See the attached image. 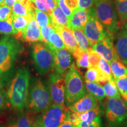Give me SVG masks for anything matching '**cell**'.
Instances as JSON below:
<instances>
[{
	"label": "cell",
	"mask_w": 127,
	"mask_h": 127,
	"mask_svg": "<svg viewBox=\"0 0 127 127\" xmlns=\"http://www.w3.org/2000/svg\"><path fill=\"white\" fill-rule=\"evenodd\" d=\"M12 16L6 21H0V34L10 35H14L17 34V31L14 29L12 24Z\"/></svg>",
	"instance_id": "f546056e"
},
{
	"label": "cell",
	"mask_w": 127,
	"mask_h": 127,
	"mask_svg": "<svg viewBox=\"0 0 127 127\" xmlns=\"http://www.w3.org/2000/svg\"><path fill=\"white\" fill-rule=\"evenodd\" d=\"M51 24L56 30L58 28L63 27H68V18L64 13L59 6L57 5L50 15Z\"/></svg>",
	"instance_id": "d6986e66"
},
{
	"label": "cell",
	"mask_w": 127,
	"mask_h": 127,
	"mask_svg": "<svg viewBox=\"0 0 127 127\" xmlns=\"http://www.w3.org/2000/svg\"><path fill=\"white\" fill-rule=\"evenodd\" d=\"M30 19L24 16H18L12 14V24L14 29L17 31V34L14 36L16 39H21L22 34L26 30Z\"/></svg>",
	"instance_id": "44dd1931"
},
{
	"label": "cell",
	"mask_w": 127,
	"mask_h": 127,
	"mask_svg": "<svg viewBox=\"0 0 127 127\" xmlns=\"http://www.w3.org/2000/svg\"><path fill=\"white\" fill-rule=\"evenodd\" d=\"M88 21L82 30L93 46L104 39L109 32L98 20L94 7L88 9Z\"/></svg>",
	"instance_id": "9c48e42d"
},
{
	"label": "cell",
	"mask_w": 127,
	"mask_h": 127,
	"mask_svg": "<svg viewBox=\"0 0 127 127\" xmlns=\"http://www.w3.org/2000/svg\"><path fill=\"white\" fill-rule=\"evenodd\" d=\"M8 99L7 93L0 88V111L4 108Z\"/></svg>",
	"instance_id": "60d3db41"
},
{
	"label": "cell",
	"mask_w": 127,
	"mask_h": 127,
	"mask_svg": "<svg viewBox=\"0 0 127 127\" xmlns=\"http://www.w3.org/2000/svg\"><path fill=\"white\" fill-rule=\"evenodd\" d=\"M88 116L87 120L81 121L80 123L77 125L76 127H88L98 116L101 115V109L99 106L98 105L97 107L94 108L91 110L88 111Z\"/></svg>",
	"instance_id": "f1b7e54d"
},
{
	"label": "cell",
	"mask_w": 127,
	"mask_h": 127,
	"mask_svg": "<svg viewBox=\"0 0 127 127\" xmlns=\"http://www.w3.org/2000/svg\"><path fill=\"white\" fill-rule=\"evenodd\" d=\"M87 93L83 78L72 63L65 76V98L67 106L77 102Z\"/></svg>",
	"instance_id": "3957f363"
},
{
	"label": "cell",
	"mask_w": 127,
	"mask_h": 127,
	"mask_svg": "<svg viewBox=\"0 0 127 127\" xmlns=\"http://www.w3.org/2000/svg\"><path fill=\"white\" fill-rule=\"evenodd\" d=\"M67 110L65 105L51 104L35 118L32 125L35 127H58L65 121Z\"/></svg>",
	"instance_id": "8992f818"
},
{
	"label": "cell",
	"mask_w": 127,
	"mask_h": 127,
	"mask_svg": "<svg viewBox=\"0 0 127 127\" xmlns=\"http://www.w3.org/2000/svg\"><path fill=\"white\" fill-rule=\"evenodd\" d=\"M96 0H78V8L88 9L94 7Z\"/></svg>",
	"instance_id": "ab89813d"
},
{
	"label": "cell",
	"mask_w": 127,
	"mask_h": 127,
	"mask_svg": "<svg viewBox=\"0 0 127 127\" xmlns=\"http://www.w3.org/2000/svg\"><path fill=\"white\" fill-rule=\"evenodd\" d=\"M98 105V99L91 94L87 93L77 102L68 106V109L73 112L81 113L91 110Z\"/></svg>",
	"instance_id": "9a60e30c"
},
{
	"label": "cell",
	"mask_w": 127,
	"mask_h": 127,
	"mask_svg": "<svg viewBox=\"0 0 127 127\" xmlns=\"http://www.w3.org/2000/svg\"><path fill=\"white\" fill-rule=\"evenodd\" d=\"M32 58L36 70L41 75L53 69V53L45 44L36 42L33 45Z\"/></svg>",
	"instance_id": "ba28073f"
},
{
	"label": "cell",
	"mask_w": 127,
	"mask_h": 127,
	"mask_svg": "<svg viewBox=\"0 0 127 127\" xmlns=\"http://www.w3.org/2000/svg\"><path fill=\"white\" fill-rule=\"evenodd\" d=\"M1 79H0V88H1Z\"/></svg>",
	"instance_id": "c3c4849f"
},
{
	"label": "cell",
	"mask_w": 127,
	"mask_h": 127,
	"mask_svg": "<svg viewBox=\"0 0 127 127\" xmlns=\"http://www.w3.org/2000/svg\"><path fill=\"white\" fill-rule=\"evenodd\" d=\"M35 118L30 112H21L9 123L8 127H31Z\"/></svg>",
	"instance_id": "ffe728a7"
},
{
	"label": "cell",
	"mask_w": 127,
	"mask_h": 127,
	"mask_svg": "<svg viewBox=\"0 0 127 127\" xmlns=\"http://www.w3.org/2000/svg\"><path fill=\"white\" fill-rule=\"evenodd\" d=\"M88 127H103L101 115L98 116Z\"/></svg>",
	"instance_id": "7bdbcfd3"
},
{
	"label": "cell",
	"mask_w": 127,
	"mask_h": 127,
	"mask_svg": "<svg viewBox=\"0 0 127 127\" xmlns=\"http://www.w3.org/2000/svg\"><path fill=\"white\" fill-rule=\"evenodd\" d=\"M105 117L110 127H123L127 125V108L121 96L108 98Z\"/></svg>",
	"instance_id": "52a82bcc"
},
{
	"label": "cell",
	"mask_w": 127,
	"mask_h": 127,
	"mask_svg": "<svg viewBox=\"0 0 127 127\" xmlns=\"http://www.w3.org/2000/svg\"><path fill=\"white\" fill-rule=\"evenodd\" d=\"M102 87L104 89L105 96H107L108 98L120 96V93L118 91V89L117 88L115 81L114 79L107 82V83L103 85Z\"/></svg>",
	"instance_id": "4316f807"
},
{
	"label": "cell",
	"mask_w": 127,
	"mask_h": 127,
	"mask_svg": "<svg viewBox=\"0 0 127 127\" xmlns=\"http://www.w3.org/2000/svg\"><path fill=\"white\" fill-rule=\"evenodd\" d=\"M35 127L34 126H33V125H32V127Z\"/></svg>",
	"instance_id": "f907efd6"
},
{
	"label": "cell",
	"mask_w": 127,
	"mask_h": 127,
	"mask_svg": "<svg viewBox=\"0 0 127 127\" xmlns=\"http://www.w3.org/2000/svg\"><path fill=\"white\" fill-rule=\"evenodd\" d=\"M88 18V9L78 8L72 11V15L68 20V27L71 30H82L86 24Z\"/></svg>",
	"instance_id": "e0dca14e"
},
{
	"label": "cell",
	"mask_w": 127,
	"mask_h": 127,
	"mask_svg": "<svg viewBox=\"0 0 127 127\" xmlns=\"http://www.w3.org/2000/svg\"><path fill=\"white\" fill-rule=\"evenodd\" d=\"M104 1H108V0H104Z\"/></svg>",
	"instance_id": "816d5d0a"
},
{
	"label": "cell",
	"mask_w": 127,
	"mask_h": 127,
	"mask_svg": "<svg viewBox=\"0 0 127 127\" xmlns=\"http://www.w3.org/2000/svg\"><path fill=\"white\" fill-rule=\"evenodd\" d=\"M85 85L88 93L99 101H102L105 97L104 89L99 84L85 79Z\"/></svg>",
	"instance_id": "7402d4cb"
},
{
	"label": "cell",
	"mask_w": 127,
	"mask_h": 127,
	"mask_svg": "<svg viewBox=\"0 0 127 127\" xmlns=\"http://www.w3.org/2000/svg\"><path fill=\"white\" fill-rule=\"evenodd\" d=\"M12 11L11 8L5 5H0V21H6L12 17Z\"/></svg>",
	"instance_id": "8d00e7d4"
},
{
	"label": "cell",
	"mask_w": 127,
	"mask_h": 127,
	"mask_svg": "<svg viewBox=\"0 0 127 127\" xmlns=\"http://www.w3.org/2000/svg\"><path fill=\"white\" fill-rule=\"evenodd\" d=\"M23 47L15 37L5 36L0 39V75L10 71Z\"/></svg>",
	"instance_id": "277c9868"
},
{
	"label": "cell",
	"mask_w": 127,
	"mask_h": 127,
	"mask_svg": "<svg viewBox=\"0 0 127 127\" xmlns=\"http://www.w3.org/2000/svg\"><path fill=\"white\" fill-rule=\"evenodd\" d=\"M65 121H69L72 124L77 126L81 122L79 113V112H73V111L68 109L67 112H66V114Z\"/></svg>",
	"instance_id": "d590c367"
},
{
	"label": "cell",
	"mask_w": 127,
	"mask_h": 127,
	"mask_svg": "<svg viewBox=\"0 0 127 127\" xmlns=\"http://www.w3.org/2000/svg\"><path fill=\"white\" fill-rule=\"evenodd\" d=\"M4 2H5V0H0V5H4Z\"/></svg>",
	"instance_id": "bcb514c9"
},
{
	"label": "cell",
	"mask_w": 127,
	"mask_h": 127,
	"mask_svg": "<svg viewBox=\"0 0 127 127\" xmlns=\"http://www.w3.org/2000/svg\"><path fill=\"white\" fill-rule=\"evenodd\" d=\"M47 84L54 104L65 105V76L52 72Z\"/></svg>",
	"instance_id": "30bf717a"
},
{
	"label": "cell",
	"mask_w": 127,
	"mask_h": 127,
	"mask_svg": "<svg viewBox=\"0 0 127 127\" xmlns=\"http://www.w3.org/2000/svg\"><path fill=\"white\" fill-rule=\"evenodd\" d=\"M21 39L28 42H37L41 41V31L35 18L30 20L26 30L22 34Z\"/></svg>",
	"instance_id": "ac0fdd59"
},
{
	"label": "cell",
	"mask_w": 127,
	"mask_h": 127,
	"mask_svg": "<svg viewBox=\"0 0 127 127\" xmlns=\"http://www.w3.org/2000/svg\"><path fill=\"white\" fill-rule=\"evenodd\" d=\"M35 12V18L38 24L39 27L47 26L51 24V21L50 15H47V14L41 11L35 7L34 9Z\"/></svg>",
	"instance_id": "4dcf8cb0"
},
{
	"label": "cell",
	"mask_w": 127,
	"mask_h": 127,
	"mask_svg": "<svg viewBox=\"0 0 127 127\" xmlns=\"http://www.w3.org/2000/svg\"><path fill=\"white\" fill-rule=\"evenodd\" d=\"M18 0H5L4 2V4L5 5L8 6V7L11 8L12 7V6L14 5V4L17 2Z\"/></svg>",
	"instance_id": "f6af8a7d"
},
{
	"label": "cell",
	"mask_w": 127,
	"mask_h": 127,
	"mask_svg": "<svg viewBox=\"0 0 127 127\" xmlns=\"http://www.w3.org/2000/svg\"><path fill=\"white\" fill-rule=\"evenodd\" d=\"M0 127H1V126H0Z\"/></svg>",
	"instance_id": "f5cc1de1"
},
{
	"label": "cell",
	"mask_w": 127,
	"mask_h": 127,
	"mask_svg": "<svg viewBox=\"0 0 127 127\" xmlns=\"http://www.w3.org/2000/svg\"><path fill=\"white\" fill-rule=\"evenodd\" d=\"M92 49L109 63L120 60L114 44V35L109 33L104 39L92 46Z\"/></svg>",
	"instance_id": "8fae6325"
},
{
	"label": "cell",
	"mask_w": 127,
	"mask_h": 127,
	"mask_svg": "<svg viewBox=\"0 0 127 127\" xmlns=\"http://www.w3.org/2000/svg\"><path fill=\"white\" fill-rule=\"evenodd\" d=\"M35 7L30 0H18L12 7L13 15L24 16L31 20L35 18L34 9Z\"/></svg>",
	"instance_id": "2e32d148"
},
{
	"label": "cell",
	"mask_w": 127,
	"mask_h": 127,
	"mask_svg": "<svg viewBox=\"0 0 127 127\" xmlns=\"http://www.w3.org/2000/svg\"><path fill=\"white\" fill-rule=\"evenodd\" d=\"M30 1H31L32 2H34V0H30Z\"/></svg>",
	"instance_id": "681fc988"
},
{
	"label": "cell",
	"mask_w": 127,
	"mask_h": 127,
	"mask_svg": "<svg viewBox=\"0 0 127 127\" xmlns=\"http://www.w3.org/2000/svg\"><path fill=\"white\" fill-rule=\"evenodd\" d=\"M115 35V47L119 59L127 65V24L122 23L121 27Z\"/></svg>",
	"instance_id": "4fadbf2b"
},
{
	"label": "cell",
	"mask_w": 127,
	"mask_h": 127,
	"mask_svg": "<svg viewBox=\"0 0 127 127\" xmlns=\"http://www.w3.org/2000/svg\"><path fill=\"white\" fill-rule=\"evenodd\" d=\"M114 2L121 23L127 24V0H115Z\"/></svg>",
	"instance_id": "83f0119b"
},
{
	"label": "cell",
	"mask_w": 127,
	"mask_h": 127,
	"mask_svg": "<svg viewBox=\"0 0 127 127\" xmlns=\"http://www.w3.org/2000/svg\"><path fill=\"white\" fill-rule=\"evenodd\" d=\"M95 9L98 20L109 34L115 35L121 27L115 2L112 0H96Z\"/></svg>",
	"instance_id": "7a4b0ae2"
},
{
	"label": "cell",
	"mask_w": 127,
	"mask_h": 127,
	"mask_svg": "<svg viewBox=\"0 0 127 127\" xmlns=\"http://www.w3.org/2000/svg\"><path fill=\"white\" fill-rule=\"evenodd\" d=\"M57 2L58 5L59 6L61 10L64 12V13L66 15V17L68 18V20H69L72 15V11L66 5L65 2V0H57Z\"/></svg>",
	"instance_id": "f35d334b"
},
{
	"label": "cell",
	"mask_w": 127,
	"mask_h": 127,
	"mask_svg": "<svg viewBox=\"0 0 127 127\" xmlns=\"http://www.w3.org/2000/svg\"><path fill=\"white\" fill-rule=\"evenodd\" d=\"M72 31L80 50L81 51H85L91 50L92 46L86 35L84 34L83 30L81 29H75Z\"/></svg>",
	"instance_id": "603a6c76"
},
{
	"label": "cell",
	"mask_w": 127,
	"mask_h": 127,
	"mask_svg": "<svg viewBox=\"0 0 127 127\" xmlns=\"http://www.w3.org/2000/svg\"><path fill=\"white\" fill-rule=\"evenodd\" d=\"M116 85L123 98L127 96V76L115 79Z\"/></svg>",
	"instance_id": "e575fe53"
},
{
	"label": "cell",
	"mask_w": 127,
	"mask_h": 127,
	"mask_svg": "<svg viewBox=\"0 0 127 127\" xmlns=\"http://www.w3.org/2000/svg\"><path fill=\"white\" fill-rule=\"evenodd\" d=\"M56 31L61 35L65 46V48L71 52L74 58H77L81 51L79 48L72 30L68 27H63L58 28Z\"/></svg>",
	"instance_id": "5bb4252c"
},
{
	"label": "cell",
	"mask_w": 127,
	"mask_h": 127,
	"mask_svg": "<svg viewBox=\"0 0 127 127\" xmlns=\"http://www.w3.org/2000/svg\"><path fill=\"white\" fill-rule=\"evenodd\" d=\"M33 4L41 11L50 15L58 5L57 0H34Z\"/></svg>",
	"instance_id": "cb8c5ba5"
},
{
	"label": "cell",
	"mask_w": 127,
	"mask_h": 127,
	"mask_svg": "<svg viewBox=\"0 0 127 127\" xmlns=\"http://www.w3.org/2000/svg\"><path fill=\"white\" fill-rule=\"evenodd\" d=\"M109 65L114 79L127 76V67L120 60L111 61Z\"/></svg>",
	"instance_id": "d4e9b609"
},
{
	"label": "cell",
	"mask_w": 127,
	"mask_h": 127,
	"mask_svg": "<svg viewBox=\"0 0 127 127\" xmlns=\"http://www.w3.org/2000/svg\"><path fill=\"white\" fill-rule=\"evenodd\" d=\"M58 127H76V126L74 124H72L70 123L69 121H64Z\"/></svg>",
	"instance_id": "ee69618b"
},
{
	"label": "cell",
	"mask_w": 127,
	"mask_h": 127,
	"mask_svg": "<svg viewBox=\"0 0 127 127\" xmlns=\"http://www.w3.org/2000/svg\"><path fill=\"white\" fill-rule=\"evenodd\" d=\"M76 64L77 67L81 68H90L89 63V51H81L76 58Z\"/></svg>",
	"instance_id": "1f68e13d"
},
{
	"label": "cell",
	"mask_w": 127,
	"mask_h": 127,
	"mask_svg": "<svg viewBox=\"0 0 127 127\" xmlns=\"http://www.w3.org/2000/svg\"><path fill=\"white\" fill-rule=\"evenodd\" d=\"M41 31V41L44 44H47L50 41V38L51 35L56 30L52 24H50L47 26L42 27L40 28Z\"/></svg>",
	"instance_id": "d6a6232c"
},
{
	"label": "cell",
	"mask_w": 127,
	"mask_h": 127,
	"mask_svg": "<svg viewBox=\"0 0 127 127\" xmlns=\"http://www.w3.org/2000/svg\"><path fill=\"white\" fill-rule=\"evenodd\" d=\"M97 67L102 74L107 76L109 78H110L111 79H114L113 76L112 75V72H111L109 63L106 61L105 60H104V58H102V57L99 60Z\"/></svg>",
	"instance_id": "836d02e7"
},
{
	"label": "cell",
	"mask_w": 127,
	"mask_h": 127,
	"mask_svg": "<svg viewBox=\"0 0 127 127\" xmlns=\"http://www.w3.org/2000/svg\"><path fill=\"white\" fill-rule=\"evenodd\" d=\"M30 73L26 68L17 71L8 91V97L14 108L22 111L28 103Z\"/></svg>",
	"instance_id": "6da1fadb"
},
{
	"label": "cell",
	"mask_w": 127,
	"mask_h": 127,
	"mask_svg": "<svg viewBox=\"0 0 127 127\" xmlns=\"http://www.w3.org/2000/svg\"><path fill=\"white\" fill-rule=\"evenodd\" d=\"M123 99L124 100V101H125V105H126V106H127V97H125V98H123Z\"/></svg>",
	"instance_id": "7dc6e473"
},
{
	"label": "cell",
	"mask_w": 127,
	"mask_h": 127,
	"mask_svg": "<svg viewBox=\"0 0 127 127\" xmlns=\"http://www.w3.org/2000/svg\"><path fill=\"white\" fill-rule=\"evenodd\" d=\"M54 55V72L63 76L72 64V54L67 49L63 48L52 51Z\"/></svg>",
	"instance_id": "7c38bea8"
},
{
	"label": "cell",
	"mask_w": 127,
	"mask_h": 127,
	"mask_svg": "<svg viewBox=\"0 0 127 127\" xmlns=\"http://www.w3.org/2000/svg\"><path fill=\"white\" fill-rule=\"evenodd\" d=\"M46 45L51 51L65 48V46L64 43V41L61 35L56 31L54 32L51 34L49 42L46 44Z\"/></svg>",
	"instance_id": "484cf974"
},
{
	"label": "cell",
	"mask_w": 127,
	"mask_h": 127,
	"mask_svg": "<svg viewBox=\"0 0 127 127\" xmlns=\"http://www.w3.org/2000/svg\"><path fill=\"white\" fill-rule=\"evenodd\" d=\"M65 2L72 11L78 8V0H65Z\"/></svg>",
	"instance_id": "b9f144b4"
},
{
	"label": "cell",
	"mask_w": 127,
	"mask_h": 127,
	"mask_svg": "<svg viewBox=\"0 0 127 127\" xmlns=\"http://www.w3.org/2000/svg\"><path fill=\"white\" fill-rule=\"evenodd\" d=\"M101 57L95 52L93 49L89 51V63H90V68L97 67L98 63Z\"/></svg>",
	"instance_id": "74e56055"
},
{
	"label": "cell",
	"mask_w": 127,
	"mask_h": 127,
	"mask_svg": "<svg viewBox=\"0 0 127 127\" xmlns=\"http://www.w3.org/2000/svg\"><path fill=\"white\" fill-rule=\"evenodd\" d=\"M52 102L48 84L46 85L40 79L33 80L30 89L28 104L32 112H42L50 107Z\"/></svg>",
	"instance_id": "5b68a950"
}]
</instances>
